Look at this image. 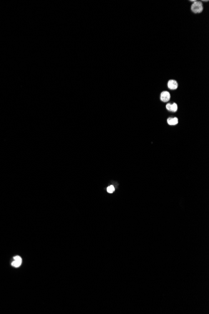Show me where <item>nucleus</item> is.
<instances>
[{
	"mask_svg": "<svg viewBox=\"0 0 209 314\" xmlns=\"http://www.w3.org/2000/svg\"><path fill=\"white\" fill-rule=\"evenodd\" d=\"M202 3L200 2L195 1L191 6L192 11L195 13H200L203 11Z\"/></svg>",
	"mask_w": 209,
	"mask_h": 314,
	"instance_id": "nucleus-1",
	"label": "nucleus"
},
{
	"mask_svg": "<svg viewBox=\"0 0 209 314\" xmlns=\"http://www.w3.org/2000/svg\"><path fill=\"white\" fill-rule=\"evenodd\" d=\"M170 99V94L168 92L164 91V92H162V94L160 95V99L162 102H167L169 101Z\"/></svg>",
	"mask_w": 209,
	"mask_h": 314,
	"instance_id": "nucleus-2",
	"label": "nucleus"
},
{
	"mask_svg": "<svg viewBox=\"0 0 209 314\" xmlns=\"http://www.w3.org/2000/svg\"><path fill=\"white\" fill-rule=\"evenodd\" d=\"M168 87L170 90H175L178 87V84L175 80H170L168 82Z\"/></svg>",
	"mask_w": 209,
	"mask_h": 314,
	"instance_id": "nucleus-3",
	"label": "nucleus"
},
{
	"mask_svg": "<svg viewBox=\"0 0 209 314\" xmlns=\"http://www.w3.org/2000/svg\"><path fill=\"white\" fill-rule=\"evenodd\" d=\"M167 122L169 125L170 126H175L177 125L178 122V120L176 117H173V118H168L167 119Z\"/></svg>",
	"mask_w": 209,
	"mask_h": 314,
	"instance_id": "nucleus-4",
	"label": "nucleus"
},
{
	"mask_svg": "<svg viewBox=\"0 0 209 314\" xmlns=\"http://www.w3.org/2000/svg\"><path fill=\"white\" fill-rule=\"evenodd\" d=\"M177 109H178V107H177V104L173 103V104H171V106H170V111H171V112H175L177 111Z\"/></svg>",
	"mask_w": 209,
	"mask_h": 314,
	"instance_id": "nucleus-5",
	"label": "nucleus"
},
{
	"mask_svg": "<svg viewBox=\"0 0 209 314\" xmlns=\"http://www.w3.org/2000/svg\"><path fill=\"white\" fill-rule=\"evenodd\" d=\"M21 264H22V262H20V261H16V260H15L14 261H13L12 263V266H13L15 267H19L21 265Z\"/></svg>",
	"mask_w": 209,
	"mask_h": 314,
	"instance_id": "nucleus-6",
	"label": "nucleus"
},
{
	"mask_svg": "<svg viewBox=\"0 0 209 314\" xmlns=\"http://www.w3.org/2000/svg\"><path fill=\"white\" fill-rule=\"evenodd\" d=\"M115 191V188L113 186H110L107 188V192L109 193H112Z\"/></svg>",
	"mask_w": 209,
	"mask_h": 314,
	"instance_id": "nucleus-7",
	"label": "nucleus"
},
{
	"mask_svg": "<svg viewBox=\"0 0 209 314\" xmlns=\"http://www.w3.org/2000/svg\"><path fill=\"white\" fill-rule=\"evenodd\" d=\"M14 260H16V261H20V262H22V260L20 256H17L15 257H14Z\"/></svg>",
	"mask_w": 209,
	"mask_h": 314,
	"instance_id": "nucleus-8",
	"label": "nucleus"
}]
</instances>
